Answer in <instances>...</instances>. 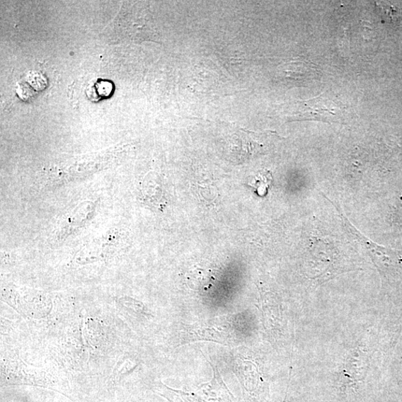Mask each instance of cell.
I'll list each match as a JSON object with an SVG mask.
<instances>
[{
    "label": "cell",
    "instance_id": "1",
    "mask_svg": "<svg viewBox=\"0 0 402 402\" xmlns=\"http://www.w3.org/2000/svg\"><path fill=\"white\" fill-rule=\"evenodd\" d=\"M323 196L331 203L337 210L340 218L342 226L349 236L357 241L369 253L373 261L377 267L386 274L396 272L402 268V251L393 250L377 245L366 236L362 234L348 219L346 214H343L340 209L333 200L329 199L323 193Z\"/></svg>",
    "mask_w": 402,
    "mask_h": 402
},
{
    "label": "cell",
    "instance_id": "2",
    "mask_svg": "<svg viewBox=\"0 0 402 402\" xmlns=\"http://www.w3.org/2000/svg\"><path fill=\"white\" fill-rule=\"evenodd\" d=\"M207 361L212 367L214 375L211 381L200 385V389L209 400L214 402H232L234 397L224 382L219 369L208 359Z\"/></svg>",
    "mask_w": 402,
    "mask_h": 402
},
{
    "label": "cell",
    "instance_id": "3",
    "mask_svg": "<svg viewBox=\"0 0 402 402\" xmlns=\"http://www.w3.org/2000/svg\"><path fill=\"white\" fill-rule=\"evenodd\" d=\"M229 334L222 326H214L201 327L184 333L182 336V344L197 340H208L226 344L229 340Z\"/></svg>",
    "mask_w": 402,
    "mask_h": 402
},
{
    "label": "cell",
    "instance_id": "4",
    "mask_svg": "<svg viewBox=\"0 0 402 402\" xmlns=\"http://www.w3.org/2000/svg\"><path fill=\"white\" fill-rule=\"evenodd\" d=\"M158 394L166 398L170 402H207L195 393H185L182 391L170 389L160 382L155 386Z\"/></svg>",
    "mask_w": 402,
    "mask_h": 402
},
{
    "label": "cell",
    "instance_id": "5",
    "mask_svg": "<svg viewBox=\"0 0 402 402\" xmlns=\"http://www.w3.org/2000/svg\"><path fill=\"white\" fill-rule=\"evenodd\" d=\"M113 91V85L110 81L98 80L91 84L87 89V96L93 102L110 96Z\"/></svg>",
    "mask_w": 402,
    "mask_h": 402
},
{
    "label": "cell",
    "instance_id": "6",
    "mask_svg": "<svg viewBox=\"0 0 402 402\" xmlns=\"http://www.w3.org/2000/svg\"><path fill=\"white\" fill-rule=\"evenodd\" d=\"M272 182L271 172L268 170L258 171L249 183V185L255 189V192L260 196L267 194Z\"/></svg>",
    "mask_w": 402,
    "mask_h": 402
},
{
    "label": "cell",
    "instance_id": "7",
    "mask_svg": "<svg viewBox=\"0 0 402 402\" xmlns=\"http://www.w3.org/2000/svg\"><path fill=\"white\" fill-rule=\"evenodd\" d=\"M27 83L30 84L33 90L40 91L46 88L47 84L46 78L44 75L38 73V71H31L26 77Z\"/></svg>",
    "mask_w": 402,
    "mask_h": 402
},
{
    "label": "cell",
    "instance_id": "8",
    "mask_svg": "<svg viewBox=\"0 0 402 402\" xmlns=\"http://www.w3.org/2000/svg\"><path fill=\"white\" fill-rule=\"evenodd\" d=\"M31 86L28 85L27 82H19L17 85V93L20 98L24 100L33 97L34 96V90L31 89Z\"/></svg>",
    "mask_w": 402,
    "mask_h": 402
}]
</instances>
